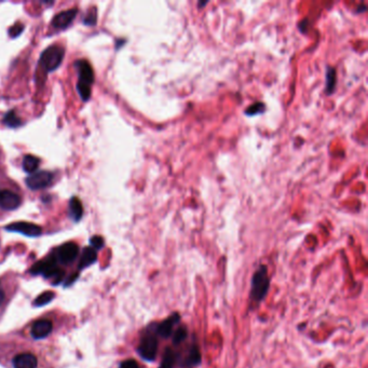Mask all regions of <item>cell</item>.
<instances>
[{
  "label": "cell",
  "mask_w": 368,
  "mask_h": 368,
  "mask_svg": "<svg viewBox=\"0 0 368 368\" xmlns=\"http://www.w3.org/2000/svg\"><path fill=\"white\" fill-rule=\"evenodd\" d=\"M96 17H97V10L95 8H92V10L86 15L84 23L86 25H89V26H92V25L96 23V20H97Z\"/></svg>",
  "instance_id": "7402d4cb"
},
{
  "label": "cell",
  "mask_w": 368,
  "mask_h": 368,
  "mask_svg": "<svg viewBox=\"0 0 368 368\" xmlns=\"http://www.w3.org/2000/svg\"><path fill=\"white\" fill-rule=\"evenodd\" d=\"M54 296H55V294L53 293V291H51V290L44 291V293H42L41 295H39L36 298V300L34 301V306L35 307L46 306V304H48L49 302L53 300Z\"/></svg>",
  "instance_id": "ffe728a7"
},
{
  "label": "cell",
  "mask_w": 368,
  "mask_h": 368,
  "mask_svg": "<svg viewBox=\"0 0 368 368\" xmlns=\"http://www.w3.org/2000/svg\"><path fill=\"white\" fill-rule=\"evenodd\" d=\"M202 362V357H201V352L198 344L195 341L192 342V345L190 346L188 353L186 354V357L183 359L181 362V366L183 368H193L199 366Z\"/></svg>",
  "instance_id": "8fae6325"
},
{
  "label": "cell",
  "mask_w": 368,
  "mask_h": 368,
  "mask_svg": "<svg viewBox=\"0 0 368 368\" xmlns=\"http://www.w3.org/2000/svg\"><path fill=\"white\" fill-rule=\"evenodd\" d=\"M158 338L159 337H158L156 333V324L154 323V324H150L146 328L137 348V353L144 361L154 362L156 360L158 354V347H159Z\"/></svg>",
  "instance_id": "7a4b0ae2"
},
{
  "label": "cell",
  "mask_w": 368,
  "mask_h": 368,
  "mask_svg": "<svg viewBox=\"0 0 368 368\" xmlns=\"http://www.w3.org/2000/svg\"><path fill=\"white\" fill-rule=\"evenodd\" d=\"M270 288V277L268 275L267 266L260 265L255 270L252 277L250 299L255 304L263 302L268 295Z\"/></svg>",
  "instance_id": "6da1fadb"
},
{
  "label": "cell",
  "mask_w": 368,
  "mask_h": 368,
  "mask_svg": "<svg viewBox=\"0 0 368 368\" xmlns=\"http://www.w3.org/2000/svg\"><path fill=\"white\" fill-rule=\"evenodd\" d=\"M90 243H91V245L93 246V249H94L95 251H96V250H100L101 247L104 246V243H105V242H104V239L101 238L100 236H94V237H92V238H91Z\"/></svg>",
  "instance_id": "cb8c5ba5"
},
{
  "label": "cell",
  "mask_w": 368,
  "mask_h": 368,
  "mask_svg": "<svg viewBox=\"0 0 368 368\" xmlns=\"http://www.w3.org/2000/svg\"><path fill=\"white\" fill-rule=\"evenodd\" d=\"M179 360V354L175 353L171 348H167L163 353L162 361L159 368H173Z\"/></svg>",
  "instance_id": "e0dca14e"
},
{
  "label": "cell",
  "mask_w": 368,
  "mask_h": 368,
  "mask_svg": "<svg viewBox=\"0 0 368 368\" xmlns=\"http://www.w3.org/2000/svg\"><path fill=\"white\" fill-rule=\"evenodd\" d=\"M53 324L52 322L49 320H38L34 323L33 327H31L30 334L33 336V338L38 339H43L46 338L50 333L52 332Z\"/></svg>",
  "instance_id": "7c38bea8"
},
{
  "label": "cell",
  "mask_w": 368,
  "mask_h": 368,
  "mask_svg": "<svg viewBox=\"0 0 368 368\" xmlns=\"http://www.w3.org/2000/svg\"><path fill=\"white\" fill-rule=\"evenodd\" d=\"M96 259H97L96 251H95L93 247H85L79 260V269L81 270L89 267V266H91Z\"/></svg>",
  "instance_id": "9a60e30c"
},
{
  "label": "cell",
  "mask_w": 368,
  "mask_h": 368,
  "mask_svg": "<svg viewBox=\"0 0 368 368\" xmlns=\"http://www.w3.org/2000/svg\"><path fill=\"white\" fill-rule=\"evenodd\" d=\"M29 272L31 275H42L48 278H52L54 284H59L63 281V276H64V271L58 267L55 257L47 258L36 263L30 268Z\"/></svg>",
  "instance_id": "3957f363"
},
{
  "label": "cell",
  "mask_w": 368,
  "mask_h": 368,
  "mask_svg": "<svg viewBox=\"0 0 368 368\" xmlns=\"http://www.w3.org/2000/svg\"><path fill=\"white\" fill-rule=\"evenodd\" d=\"M63 59H64V50L59 46H51L41 53L40 65L46 72H53L62 64Z\"/></svg>",
  "instance_id": "277c9868"
},
{
  "label": "cell",
  "mask_w": 368,
  "mask_h": 368,
  "mask_svg": "<svg viewBox=\"0 0 368 368\" xmlns=\"http://www.w3.org/2000/svg\"><path fill=\"white\" fill-rule=\"evenodd\" d=\"M119 368H139V365L134 360H125L120 364Z\"/></svg>",
  "instance_id": "d4e9b609"
},
{
  "label": "cell",
  "mask_w": 368,
  "mask_h": 368,
  "mask_svg": "<svg viewBox=\"0 0 368 368\" xmlns=\"http://www.w3.org/2000/svg\"><path fill=\"white\" fill-rule=\"evenodd\" d=\"M172 336H173V344L176 346L180 345L187 338V336H188L187 328L185 326H180Z\"/></svg>",
  "instance_id": "44dd1931"
},
{
  "label": "cell",
  "mask_w": 368,
  "mask_h": 368,
  "mask_svg": "<svg viewBox=\"0 0 368 368\" xmlns=\"http://www.w3.org/2000/svg\"><path fill=\"white\" fill-rule=\"evenodd\" d=\"M39 163H40V160L38 159L37 157H35L33 155H27V156L24 157L22 167H23V170L25 171V172L29 173V174H33V173L36 172V170L38 169V167H39Z\"/></svg>",
  "instance_id": "ac0fdd59"
},
{
  "label": "cell",
  "mask_w": 368,
  "mask_h": 368,
  "mask_svg": "<svg viewBox=\"0 0 368 368\" xmlns=\"http://www.w3.org/2000/svg\"><path fill=\"white\" fill-rule=\"evenodd\" d=\"M4 298H5L4 291H3V289H2V288H0V306H1V304L3 303Z\"/></svg>",
  "instance_id": "484cf974"
},
{
  "label": "cell",
  "mask_w": 368,
  "mask_h": 368,
  "mask_svg": "<svg viewBox=\"0 0 368 368\" xmlns=\"http://www.w3.org/2000/svg\"><path fill=\"white\" fill-rule=\"evenodd\" d=\"M78 13L77 9H69L66 11H63L61 13L56 14L52 21L53 27L58 28V29H64L69 26L74 20L76 15Z\"/></svg>",
  "instance_id": "4fadbf2b"
},
{
  "label": "cell",
  "mask_w": 368,
  "mask_h": 368,
  "mask_svg": "<svg viewBox=\"0 0 368 368\" xmlns=\"http://www.w3.org/2000/svg\"><path fill=\"white\" fill-rule=\"evenodd\" d=\"M180 320H181L180 313H173L172 315H170L169 318L159 323V324H156V333L158 335V337L169 339L171 336L173 335L174 326L180 322Z\"/></svg>",
  "instance_id": "52a82bcc"
},
{
  "label": "cell",
  "mask_w": 368,
  "mask_h": 368,
  "mask_svg": "<svg viewBox=\"0 0 368 368\" xmlns=\"http://www.w3.org/2000/svg\"><path fill=\"white\" fill-rule=\"evenodd\" d=\"M21 205V198L8 189L0 190V207L5 211H13Z\"/></svg>",
  "instance_id": "30bf717a"
},
{
  "label": "cell",
  "mask_w": 368,
  "mask_h": 368,
  "mask_svg": "<svg viewBox=\"0 0 368 368\" xmlns=\"http://www.w3.org/2000/svg\"><path fill=\"white\" fill-rule=\"evenodd\" d=\"M53 182V174L48 171H40L30 174L26 179V185L33 190H40L49 187Z\"/></svg>",
  "instance_id": "5b68a950"
},
{
  "label": "cell",
  "mask_w": 368,
  "mask_h": 368,
  "mask_svg": "<svg viewBox=\"0 0 368 368\" xmlns=\"http://www.w3.org/2000/svg\"><path fill=\"white\" fill-rule=\"evenodd\" d=\"M69 215L74 221H79L84 215V206H82L81 201L74 196L69 201Z\"/></svg>",
  "instance_id": "2e32d148"
},
{
  "label": "cell",
  "mask_w": 368,
  "mask_h": 368,
  "mask_svg": "<svg viewBox=\"0 0 368 368\" xmlns=\"http://www.w3.org/2000/svg\"><path fill=\"white\" fill-rule=\"evenodd\" d=\"M24 25L22 23H15L13 26H12L10 29H9V36L11 38H16L20 36L23 31H24Z\"/></svg>",
  "instance_id": "603a6c76"
},
{
  "label": "cell",
  "mask_w": 368,
  "mask_h": 368,
  "mask_svg": "<svg viewBox=\"0 0 368 368\" xmlns=\"http://www.w3.org/2000/svg\"><path fill=\"white\" fill-rule=\"evenodd\" d=\"M78 245L73 242H68L63 244L56 253L55 259L62 264H71L78 256Z\"/></svg>",
  "instance_id": "ba28073f"
},
{
  "label": "cell",
  "mask_w": 368,
  "mask_h": 368,
  "mask_svg": "<svg viewBox=\"0 0 368 368\" xmlns=\"http://www.w3.org/2000/svg\"><path fill=\"white\" fill-rule=\"evenodd\" d=\"M4 229L7 231H11V232L22 233L24 234V236L31 237V238L39 237L42 232V229L39 226L31 224V223H26V221H17V223H12L8 226H5Z\"/></svg>",
  "instance_id": "8992f818"
},
{
  "label": "cell",
  "mask_w": 368,
  "mask_h": 368,
  "mask_svg": "<svg viewBox=\"0 0 368 368\" xmlns=\"http://www.w3.org/2000/svg\"><path fill=\"white\" fill-rule=\"evenodd\" d=\"M75 66L78 69L79 75L78 85L91 87L94 82V73L90 63L86 60H80L76 62Z\"/></svg>",
  "instance_id": "9c48e42d"
},
{
  "label": "cell",
  "mask_w": 368,
  "mask_h": 368,
  "mask_svg": "<svg viewBox=\"0 0 368 368\" xmlns=\"http://www.w3.org/2000/svg\"><path fill=\"white\" fill-rule=\"evenodd\" d=\"M2 122L7 126H9V128H12V129H15V128H17V126H20L22 124L20 117L16 115L14 110H11V111H8L7 113H5V115L3 116Z\"/></svg>",
  "instance_id": "d6986e66"
},
{
  "label": "cell",
  "mask_w": 368,
  "mask_h": 368,
  "mask_svg": "<svg viewBox=\"0 0 368 368\" xmlns=\"http://www.w3.org/2000/svg\"><path fill=\"white\" fill-rule=\"evenodd\" d=\"M13 368H36L37 359L31 353H21L12 361Z\"/></svg>",
  "instance_id": "5bb4252c"
}]
</instances>
